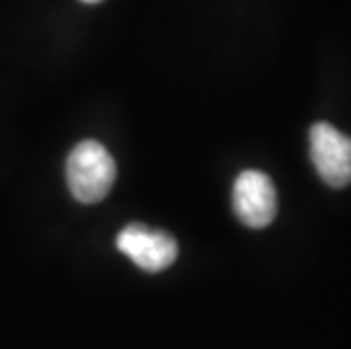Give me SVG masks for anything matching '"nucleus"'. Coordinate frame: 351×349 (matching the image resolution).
<instances>
[{
	"mask_svg": "<svg viewBox=\"0 0 351 349\" xmlns=\"http://www.w3.org/2000/svg\"><path fill=\"white\" fill-rule=\"evenodd\" d=\"M66 182L82 204H95L109 195L116 182V161L98 141H82L66 161Z\"/></svg>",
	"mask_w": 351,
	"mask_h": 349,
	"instance_id": "f257e3e1",
	"label": "nucleus"
},
{
	"mask_svg": "<svg viewBox=\"0 0 351 349\" xmlns=\"http://www.w3.org/2000/svg\"><path fill=\"white\" fill-rule=\"evenodd\" d=\"M311 159L317 175L331 189L351 184V136L342 134L331 123H315L308 132Z\"/></svg>",
	"mask_w": 351,
	"mask_h": 349,
	"instance_id": "f03ea898",
	"label": "nucleus"
},
{
	"mask_svg": "<svg viewBox=\"0 0 351 349\" xmlns=\"http://www.w3.org/2000/svg\"><path fill=\"white\" fill-rule=\"evenodd\" d=\"M116 248L145 272H161L175 263L179 254L177 241L168 232L150 229L143 222L127 225L116 239Z\"/></svg>",
	"mask_w": 351,
	"mask_h": 349,
	"instance_id": "7ed1b4c3",
	"label": "nucleus"
},
{
	"mask_svg": "<svg viewBox=\"0 0 351 349\" xmlns=\"http://www.w3.org/2000/svg\"><path fill=\"white\" fill-rule=\"evenodd\" d=\"M234 213L243 225L263 229L276 215V189L261 170H245L234 182Z\"/></svg>",
	"mask_w": 351,
	"mask_h": 349,
	"instance_id": "20e7f679",
	"label": "nucleus"
},
{
	"mask_svg": "<svg viewBox=\"0 0 351 349\" xmlns=\"http://www.w3.org/2000/svg\"><path fill=\"white\" fill-rule=\"evenodd\" d=\"M82 3H100V0H82Z\"/></svg>",
	"mask_w": 351,
	"mask_h": 349,
	"instance_id": "39448f33",
	"label": "nucleus"
}]
</instances>
